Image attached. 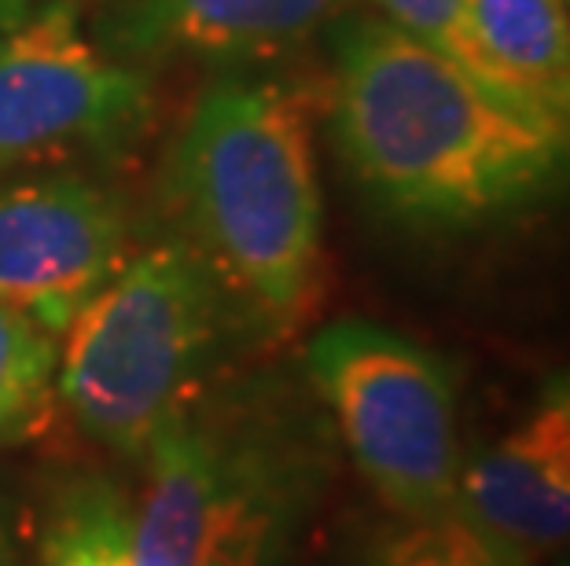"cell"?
Returning <instances> with one entry per match:
<instances>
[{
  "instance_id": "cell-1",
  "label": "cell",
  "mask_w": 570,
  "mask_h": 566,
  "mask_svg": "<svg viewBox=\"0 0 570 566\" xmlns=\"http://www.w3.org/2000/svg\"><path fill=\"white\" fill-rule=\"evenodd\" d=\"M332 132L361 191L416 228L512 221L570 185L560 118L501 100L380 16L335 27Z\"/></svg>"
},
{
  "instance_id": "cell-2",
  "label": "cell",
  "mask_w": 570,
  "mask_h": 566,
  "mask_svg": "<svg viewBox=\"0 0 570 566\" xmlns=\"http://www.w3.org/2000/svg\"><path fill=\"white\" fill-rule=\"evenodd\" d=\"M166 188L185 239L254 328L295 331L317 306L324 272L313 103L302 89L214 81L177 132Z\"/></svg>"
},
{
  "instance_id": "cell-3",
  "label": "cell",
  "mask_w": 570,
  "mask_h": 566,
  "mask_svg": "<svg viewBox=\"0 0 570 566\" xmlns=\"http://www.w3.org/2000/svg\"><path fill=\"white\" fill-rule=\"evenodd\" d=\"M140 460V566H291L332 486L335 430L313 390L250 387L222 401L203 394Z\"/></svg>"
},
{
  "instance_id": "cell-4",
  "label": "cell",
  "mask_w": 570,
  "mask_h": 566,
  "mask_svg": "<svg viewBox=\"0 0 570 566\" xmlns=\"http://www.w3.org/2000/svg\"><path fill=\"white\" fill-rule=\"evenodd\" d=\"M236 312L247 317L185 236L144 247L59 335L56 397L92 441L140 460L206 394Z\"/></svg>"
},
{
  "instance_id": "cell-5",
  "label": "cell",
  "mask_w": 570,
  "mask_h": 566,
  "mask_svg": "<svg viewBox=\"0 0 570 566\" xmlns=\"http://www.w3.org/2000/svg\"><path fill=\"white\" fill-rule=\"evenodd\" d=\"M306 387L335 441L391 515H445L460 504L456 379L434 349L365 317L313 331L302 354Z\"/></svg>"
},
{
  "instance_id": "cell-6",
  "label": "cell",
  "mask_w": 570,
  "mask_h": 566,
  "mask_svg": "<svg viewBox=\"0 0 570 566\" xmlns=\"http://www.w3.org/2000/svg\"><path fill=\"white\" fill-rule=\"evenodd\" d=\"M148 115V75L85 38L75 0H56L0 38V177L107 155Z\"/></svg>"
},
{
  "instance_id": "cell-7",
  "label": "cell",
  "mask_w": 570,
  "mask_h": 566,
  "mask_svg": "<svg viewBox=\"0 0 570 566\" xmlns=\"http://www.w3.org/2000/svg\"><path fill=\"white\" fill-rule=\"evenodd\" d=\"M129 258V221L111 191L81 177L0 188V302L63 335Z\"/></svg>"
},
{
  "instance_id": "cell-8",
  "label": "cell",
  "mask_w": 570,
  "mask_h": 566,
  "mask_svg": "<svg viewBox=\"0 0 570 566\" xmlns=\"http://www.w3.org/2000/svg\"><path fill=\"white\" fill-rule=\"evenodd\" d=\"M456 508L530 556L570 545V368L544 379L512 427L468 456Z\"/></svg>"
},
{
  "instance_id": "cell-9",
  "label": "cell",
  "mask_w": 570,
  "mask_h": 566,
  "mask_svg": "<svg viewBox=\"0 0 570 566\" xmlns=\"http://www.w3.org/2000/svg\"><path fill=\"white\" fill-rule=\"evenodd\" d=\"M350 0H118L96 41L132 67L262 63L306 44L346 16Z\"/></svg>"
},
{
  "instance_id": "cell-10",
  "label": "cell",
  "mask_w": 570,
  "mask_h": 566,
  "mask_svg": "<svg viewBox=\"0 0 570 566\" xmlns=\"http://www.w3.org/2000/svg\"><path fill=\"white\" fill-rule=\"evenodd\" d=\"M464 16L493 78L519 100L552 111L570 70V0H464Z\"/></svg>"
},
{
  "instance_id": "cell-11",
  "label": "cell",
  "mask_w": 570,
  "mask_h": 566,
  "mask_svg": "<svg viewBox=\"0 0 570 566\" xmlns=\"http://www.w3.org/2000/svg\"><path fill=\"white\" fill-rule=\"evenodd\" d=\"M41 566H140L122 486L85 475L59 489L41 529Z\"/></svg>"
},
{
  "instance_id": "cell-12",
  "label": "cell",
  "mask_w": 570,
  "mask_h": 566,
  "mask_svg": "<svg viewBox=\"0 0 570 566\" xmlns=\"http://www.w3.org/2000/svg\"><path fill=\"white\" fill-rule=\"evenodd\" d=\"M354 566H538V556L464 512L445 515H386L357 548Z\"/></svg>"
},
{
  "instance_id": "cell-13",
  "label": "cell",
  "mask_w": 570,
  "mask_h": 566,
  "mask_svg": "<svg viewBox=\"0 0 570 566\" xmlns=\"http://www.w3.org/2000/svg\"><path fill=\"white\" fill-rule=\"evenodd\" d=\"M59 335L0 302V445L38 430L56 401Z\"/></svg>"
},
{
  "instance_id": "cell-14",
  "label": "cell",
  "mask_w": 570,
  "mask_h": 566,
  "mask_svg": "<svg viewBox=\"0 0 570 566\" xmlns=\"http://www.w3.org/2000/svg\"><path fill=\"white\" fill-rule=\"evenodd\" d=\"M375 16L386 19L391 27L409 33L412 41L428 44L431 52L445 56L449 63H456L464 75H471L482 89H490L501 100L527 107V111H541L527 100H519L515 92H508L501 81L493 78V70L487 67V59L479 56L475 41H471L468 16H464V0H372ZM552 115V111H544Z\"/></svg>"
},
{
  "instance_id": "cell-15",
  "label": "cell",
  "mask_w": 570,
  "mask_h": 566,
  "mask_svg": "<svg viewBox=\"0 0 570 566\" xmlns=\"http://www.w3.org/2000/svg\"><path fill=\"white\" fill-rule=\"evenodd\" d=\"M56 0H0V38H8L11 30L27 27L33 16H41Z\"/></svg>"
},
{
  "instance_id": "cell-16",
  "label": "cell",
  "mask_w": 570,
  "mask_h": 566,
  "mask_svg": "<svg viewBox=\"0 0 570 566\" xmlns=\"http://www.w3.org/2000/svg\"><path fill=\"white\" fill-rule=\"evenodd\" d=\"M552 111L560 115V122L570 129V70H567V78L560 81V89H556V96H552Z\"/></svg>"
},
{
  "instance_id": "cell-17",
  "label": "cell",
  "mask_w": 570,
  "mask_h": 566,
  "mask_svg": "<svg viewBox=\"0 0 570 566\" xmlns=\"http://www.w3.org/2000/svg\"><path fill=\"white\" fill-rule=\"evenodd\" d=\"M0 566H19L16 540H11V529L4 523V515H0Z\"/></svg>"
}]
</instances>
